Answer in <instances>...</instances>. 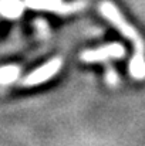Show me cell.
<instances>
[{
  "label": "cell",
  "mask_w": 145,
  "mask_h": 146,
  "mask_svg": "<svg viewBox=\"0 0 145 146\" xmlns=\"http://www.w3.org/2000/svg\"><path fill=\"white\" fill-rule=\"evenodd\" d=\"M100 10L104 14V17L108 19L117 27V30L121 34H124L127 38L134 41L135 51H134V55H132V58L130 61V67H128L130 68V74L135 80H144L145 78V43L142 40V37L138 34V31L130 23H127V20L122 17V14L117 10V7L112 3L102 1Z\"/></svg>",
  "instance_id": "obj_1"
},
{
  "label": "cell",
  "mask_w": 145,
  "mask_h": 146,
  "mask_svg": "<svg viewBox=\"0 0 145 146\" xmlns=\"http://www.w3.org/2000/svg\"><path fill=\"white\" fill-rule=\"evenodd\" d=\"M60 67H61V60H60V58H54V60L48 61L47 64L41 65L40 68H37L36 71H33V72L23 81V84H24V85H29V87L41 84V82H44L46 80L51 78V77L60 70Z\"/></svg>",
  "instance_id": "obj_2"
},
{
  "label": "cell",
  "mask_w": 145,
  "mask_h": 146,
  "mask_svg": "<svg viewBox=\"0 0 145 146\" xmlns=\"http://www.w3.org/2000/svg\"><path fill=\"white\" fill-rule=\"evenodd\" d=\"M125 54V48L121 44H110L105 47H101L94 51H86L81 58L87 62H94V61H104L108 58H120Z\"/></svg>",
  "instance_id": "obj_3"
},
{
  "label": "cell",
  "mask_w": 145,
  "mask_h": 146,
  "mask_svg": "<svg viewBox=\"0 0 145 146\" xmlns=\"http://www.w3.org/2000/svg\"><path fill=\"white\" fill-rule=\"evenodd\" d=\"M27 4L34 9H47L55 11H70L77 9V6H68L61 0H27Z\"/></svg>",
  "instance_id": "obj_4"
},
{
  "label": "cell",
  "mask_w": 145,
  "mask_h": 146,
  "mask_svg": "<svg viewBox=\"0 0 145 146\" xmlns=\"http://www.w3.org/2000/svg\"><path fill=\"white\" fill-rule=\"evenodd\" d=\"M24 9V4L19 0H0V13L6 17H19Z\"/></svg>",
  "instance_id": "obj_5"
},
{
  "label": "cell",
  "mask_w": 145,
  "mask_h": 146,
  "mask_svg": "<svg viewBox=\"0 0 145 146\" xmlns=\"http://www.w3.org/2000/svg\"><path fill=\"white\" fill-rule=\"evenodd\" d=\"M17 77H19V68H17V67L9 65V67L0 68V84L13 82Z\"/></svg>",
  "instance_id": "obj_6"
},
{
  "label": "cell",
  "mask_w": 145,
  "mask_h": 146,
  "mask_svg": "<svg viewBox=\"0 0 145 146\" xmlns=\"http://www.w3.org/2000/svg\"><path fill=\"white\" fill-rule=\"evenodd\" d=\"M108 80H110V82H111V84H115V82L118 81V77L114 74V71H112V70L108 72Z\"/></svg>",
  "instance_id": "obj_7"
}]
</instances>
